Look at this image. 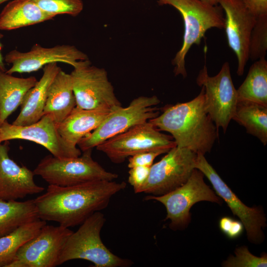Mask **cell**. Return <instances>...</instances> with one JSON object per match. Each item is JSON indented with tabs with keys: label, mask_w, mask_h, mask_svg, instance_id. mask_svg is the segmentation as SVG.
<instances>
[{
	"label": "cell",
	"mask_w": 267,
	"mask_h": 267,
	"mask_svg": "<svg viewBox=\"0 0 267 267\" xmlns=\"http://www.w3.org/2000/svg\"><path fill=\"white\" fill-rule=\"evenodd\" d=\"M73 232L62 225H44L18 250L8 267H54L68 237Z\"/></svg>",
	"instance_id": "7c38bea8"
},
{
	"label": "cell",
	"mask_w": 267,
	"mask_h": 267,
	"mask_svg": "<svg viewBox=\"0 0 267 267\" xmlns=\"http://www.w3.org/2000/svg\"><path fill=\"white\" fill-rule=\"evenodd\" d=\"M204 175L194 169L187 181L175 189L162 195H149L146 200H154L164 205L166 220H170L173 229L185 227L190 221V210L195 203L207 201L221 203V199L204 181Z\"/></svg>",
	"instance_id": "9c48e42d"
},
{
	"label": "cell",
	"mask_w": 267,
	"mask_h": 267,
	"mask_svg": "<svg viewBox=\"0 0 267 267\" xmlns=\"http://www.w3.org/2000/svg\"><path fill=\"white\" fill-rule=\"evenodd\" d=\"M201 88L193 99L166 106L161 114L149 121L159 131L169 133L177 146L205 155L218 137V130L206 110Z\"/></svg>",
	"instance_id": "7a4b0ae2"
},
{
	"label": "cell",
	"mask_w": 267,
	"mask_h": 267,
	"mask_svg": "<svg viewBox=\"0 0 267 267\" xmlns=\"http://www.w3.org/2000/svg\"><path fill=\"white\" fill-rule=\"evenodd\" d=\"M13 139H23L38 143L52 155L60 159L78 157L81 150L69 144L59 134L56 124L48 115L28 126H16L7 120L1 123L0 143Z\"/></svg>",
	"instance_id": "4fadbf2b"
},
{
	"label": "cell",
	"mask_w": 267,
	"mask_h": 267,
	"mask_svg": "<svg viewBox=\"0 0 267 267\" xmlns=\"http://www.w3.org/2000/svg\"><path fill=\"white\" fill-rule=\"evenodd\" d=\"M8 0H0V5L6 1H7Z\"/></svg>",
	"instance_id": "d590c367"
},
{
	"label": "cell",
	"mask_w": 267,
	"mask_h": 267,
	"mask_svg": "<svg viewBox=\"0 0 267 267\" xmlns=\"http://www.w3.org/2000/svg\"><path fill=\"white\" fill-rule=\"evenodd\" d=\"M224 11V26L229 46L237 59V74H243L249 59L250 35L257 18L246 8L240 0H220Z\"/></svg>",
	"instance_id": "2e32d148"
},
{
	"label": "cell",
	"mask_w": 267,
	"mask_h": 267,
	"mask_svg": "<svg viewBox=\"0 0 267 267\" xmlns=\"http://www.w3.org/2000/svg\"><path fill=\"white\" fill-rule=\"evenodd\" d=\"M256 18L267 15V0H240Z\"/></svg>",
	"instance_id": "d6a6232c"
},
{
	"label": "cell",
	"mask_w": 267,
	"mask_h": 267,
	"mask_svg": "<svg viewBox=\"0 0 267 267\" xmlns=\"http://www.w3.org/2000/svg\"><path fill=\"white\" fill-rule=\"evenodd\" d=\"M150 167L137 166L130 168L128 182L133 187L135 193H141L149 177Z\"/></svg>",
	"instance_id": "f546056e"
},
{
	"label": "cell",
	"mask_w": 267,
	"mask_h": 267,
	"mask_svg": "<svg viewBox=\"0 0 267 267\" xmlns=\"http://www.w3.org/2000/svg\"><path fill=\"white\" fill-rule=\"evenodd\" d=\"M201 1L210 4L211 5H215L219 3L220 0H201Z\"/></svg>",
	"instance_id": "e575fe53"
},
{
	"label": "cell",
	"mask_w": 267,
	"mask_h": 267,
	"mask_svg": "<svg viewBox=\"0 0 267 267\" xmlns=\"http://www.w3.org/2000/svg\"><path fill=\"white\" fill-rule=\"evenodd\" d=\"M237 90V100L250 101L267 106V61L256 60Z\"/></svg>",
	"instance_id": "d4e9b609"
},
{
	"label": "cell",
	"mask_w": 267,
	"mask_h": 267,
	"mask_svg": "<svg viewBox=\"0 0 267 267\" xmlns=\"http://www.w3.org/2000/svg\"><path fill=\"white\" fill-rule=\"evenodd\" d=\"M76 106L83 109L114 110L122 106L106 71L83 60L70 74Z\"/></svg>",
	"instance_id": "ba28073f"
},
{
	"label": "cell",
	"mask_w": 267,
	"mask_h": 267,
	"mask_svg": "<svg viewBox=\"0 0 267 267\" xmlns=\"http://www.w3.org/2000/svg\"><path fill=\"white\" fill-rule=\"evenodd\" d=\"M166 153L150 167L141 193L155 196L168 193L184 183L195 169L197 153L191 150L176 146Z\"/></svg>",
	"instance_id": "8fae6325"
},
{
	"label": "cell",
	"mask_w": 267,
	"mask_h": 267,
	"mask_svg": "<svg viewBox=\"0 0 267 267\" xmlns=\"http://www.w3.org/2000/svg\"><path fill=\"white\" fill-rule=\"evenodd\" d=\"M8 145V141L0 143V199L17 200L43 192L44 188L35 182L33 171L10 158Z\"/></svg>",
	"instance_id": "e0dca14e"
},
{
	"label": "cell",
	"mask_w": 267,
	"mask_h": 267,
	"mask_svg": "<svg viewBox=\"0 0 267 267\" xmlns=\"http://www.w3.org/2000/svg\"><path fill=\"white\" fill-rule=\"evenodd\" d=\"M46 222L40 219L26 223L0 237V267H8L19 249L35 236Z\"/></svg>",
	"instance_id": "484cf974"
},
{
	"label": "cell",
	"mask_w": 267,
	"mask_h": 267,
	"mask_svg": "<svg viewBox=\"0 0 267 267\" xmlns=\"http://www.w3.org/2000/svg\"><path fill=\"white\" fill-rule=\"evenodd\" d=\"M195 168L207 178L218 196L227 203L233 214L239 218L249 240L255 243L261 241L263 235L262 228L266 226V219L263 211L258 207L245 205L223 181L204 155L197 154Z\"/></svg>",
	"instance_id": "5bb4252c"
},
{
	"label": "cell",
	"mask_w": 267,
	"mask_h": 267,
	"mask_svg": "<svg viewBox=\"0 0 267 267\" xmlns=\"http://www.w3.org/2000/svg\"><path fill=\"white\" fill-rule=\"evenodd\" d=\"M232 120L267 145V106L250 101H238Z\"/></svg>",
	"instance_id": "cb8c5ba5"
},
{
	"label": "cell",
	"mask_w": 267,
	"mask_h": 267,
	"mask_svg": "<svg viewBox=\"0 0 267 267\" xmlns=\"http://www.w3.org/2000/svg\"><path fill=\"white\" fill-rule=\"evenodd\" d=\"M42 10L55 17L57 15L67 14L76 16L83 9L82 0H32Z\"/></svg>",
	"instance_id": "83f0119b"
},
{
	"label": "cell",
	"mask_w": 267,
	"mask_h": 267,
	"mask_svg": "<svg viewBox=\"0 0 267 267\" xmlns=\"http://www.w3.org/2000/svg\"><path fill=\"white\" fill-rule=\"evenodd\" d=\"M235 256L229 257L223 266L226 267H266V254L260 257L251 254L245 246L238 248L235 250Z\"/></svg>",
	"instance_id": "f1b7e54d"
},
{
	"label": "cell",
	"mask_w": 267,
	"mask_h": 267,
	"mask_svg": "<svg viewBox=\"0 0 267 267\" xmlns=\"http://www.w3.org/2000/svg\"><path fill=\"white\" fill-rule=\"evenodd\" d=\"M54 17L42 10L32 0H12L0 13V30H15L50 20Z\"/></svg>",
	"instance_id": "44dd1931"
},
{
	"label": "cell",
	"mask_w": 267,
	"mask_h": 267,
	"mask_svg": "<svg viewBox=\"0 0 267 267\" xmlns=\"http://www.w3.org/2000/svg\"><path fill=\"white\" fill-rule=\"evenodd\" d=\"M160 4L175 7L182 16L184 24L183 43L172 60L176 76H187L186 55L193 44L199 45L206 32L211 28H224V17L222 8L201 0H161Z\"/></svg>",
	"instance_id": "277c9868"
},
{
	"label": "cell",
	"mask_w": 267,
	"mask_h": 267,
	"mask_svg": "<svg viewBox=\"0 0 267 267\" xmlns=\"http://www.w3.org/2000/svg\"><path fill=\"white\" fill-rule=\"evenodd\" d=\"M176 146L171 135L162 133L148 121L106 140L96 148L112 162L121 163L137 153L155 150L167 153Z\"/></svg>",
	"instance_id": "52a82bcc"
},
{
	"label": "cell",
	"mask_w": 267,
	"mask_h": 267,
	"mask_svg": "<svg viewBox=\"0 0 267 267\" xmlns=\"http://www.w3.org/2000/svg\"><path fill=\"white\" fill-rule=\"evenodd\" d=\"M92 150L78 157L60 159L48 155L33 171L49 185L68 186L97 180H114L117 174L104 169L91 157Z\"/></svg>",
	"instance_id": "5b68a950"
},
{
	"label": "cell",
	"mask_w": 267,
	"mask_h": 267,
	"mask_svg": "<svg viewBox=\"0 0 267 267\" xmlns=\"http://www.w3.org/2000/svg\"><path fill=\"white\" fill-rule=\"evenodd\" d=\"M267 51V15L257 18L252 30L249 44V59L265 58Z\"/></svg>",
	"instance_id": "4316f807"
},
{
	"label": "cell",
	"mask_w": 267,
	"mask_h": 267,
	"mask_svg": "<svg viewBox=\"0 0 267 267\" xmlns=\"http://www.w3.org/2000/svg\"><path fill=\"white\" fill-rule=\"evenodd\" d=\"M163 153L166 152L162 150H155L136 154L129 157L128 167L129 168L137 166L151 167L155 159Z\"/></svg>",
	"instance_id": "1f68e13d"
},
{
	"label": "cell",
	"mask_w": 267,
	"mask_h": 267,
	"mask_svg": "<svg viewBox=\"0 0 267 267\" xmlns=\"http://www.w3.org/2000/svg\"><path fill=\"white\" fill-rule=\"evenodd\" d=\"M104 215L96 212L87 219L67 238L57 266L75 259L92 263L95 267H127L133 262L111 252L103 244L100 232L105 222Z\"/></svg>",
	"instance_id": "3957f363"
},
{
	"label": "cell",
	"mask_w": 267,
	"mask_h": 267,
	"mask_svg": "<svg viewBox=\"0 0 267 267\" xmlns=\"http://www.w3.org/2000/svg\"><path fill=\"white\" fill-rule=\"evenodd\" d=\"M3 36L0 34V71H6V68L5 67L4 57L2 54V45L0 43V39L2 38Z\"/></svg>",
	"instance_id": "836d02e7"
},
{
	"label": "cell",
	"mask_w": 267,
	"mask_h": 267,
	"mask_svg": "<svg viewBox=\"0 0 267 267\" xmlns=\"http://www.w3.org/2000/svg\"><path fill=\"white\" fill-rule=\"evenodd\" d=\"M221 231L230 239H235L243 233L244 225L241 221L229 217H223L219 222Z\"/></svg>",
	"instance_id": "4dcf8cb0"
},
{
	"label": "cell",
	"mask_w": 267,
	"mask_h": 267,
	"mask_svg": "<svg viewBox=\"0 0 267 267\" xmlns=\"http://www.w3.org/2000/svg\"><path fill=\"white\" fill-rule=\"evenodd\" d=\"M160 0H159L158 1H160Z\"/></svg>",
	"instance_id": "74e56055"
},
{
	"label": "cell",
	"mask_w": 267,
	"mask_h": 267,
	"mask_svg": "<svg viewBox=\"0 0 267 267\" xmlns=\"http://www.w3.org/2000/svg\"><path fill=\"white\" fill-rule=\"evenodd\" d=\"M87 59L88 56L74 45L62 44L45 47L38 44L28 51L13 49L4 57V61L11 65L5 71L9 74L37 71L51 63H66L75 68L82 61Z\"/></svg>",
	"instance_id": "9a60e30c"
},
{
	"label": "cell",
	"mask_w": 267,
	"mask_h": 267,
	"mask_svg": "<svg viewBox=\"0 0 267 267\" xmlns=\"http://www.w3.org/2000/svg\"><path fill=\"white\" fill-rule=\"evenodd\" d=\"M126 186L125 181L106 180L68 186L48 185L44 194L33 200L40 219L69 228L106 208L111 198Z\"/></svg>",
	"instance_id": "6da1fadb"
},
{
	"label": "cell",
	"mask_w": 267,
	"mask_h": 267,
	"mask_svg": "<svg viewBox=\"0 0 267 267\" xmlns=\"http://www.w3.org/2000/svg\"><path fill=\"white\" fill-rule=\"evenodd\" d=\"M1 124V121H0V129Z\"/></svg>",
	"instance_id": "8d00e7d4"
},
{
	"label": "cell",
	"mask_w": 267,
	"mask_h": 267,
	"mask_svg": "<svg viewBox=\"0 0 267 267\" xmlns=\"http://www.w3.org/2000/svg\"><path fill=\"white\" fill-rule=\"evenodd\" d=\"M38 219L33 199L24 201L0 199V237Z\"/></svg>",
	"instance_id": "603a6c76"
},
{
	"label": "cell",
	"mask_w": 267,
	"mask_h": 267,
	"mask_svg": "<svg viewBox=\"0 0 267 267\" xmlns=\"http://www.w3.org/2000/svg\"><path fill=\"white\" fill-rule=\"evenodd\" d=\"M196 83L204 89L206 110L218 129L225 133L234 115L237 103V90L231 76L229 63L225 62L214 76L208 75L206 65L199 71Z\"/></svg>",
	"instance_id": "30bf717a"
},
{
	"label": "cell",
	"mask_w": 267,
	"mask_h": 267,
	"mask_svg": "<svg viewBox=\"0 0 267 267\" xmlns=\"http://www.w3.org/2000/svg\"><path fill=\"white\" fill-rule=\"evenodd\" d=\"M61 69L57 63H49L44 67L42 76L26 93L20 113L12 124L28 126L38 121L43 116L49 87Z\"/></svg>",
	"instance_id": "ac0fdd59"
},
{
	"label": "cell",
	"mask_w": 267,
	"mask_h": 267,
	"mask_svg": "<svg viewBox=\"0 0 267 267\" xmlns=\"http://www.w3.org/2000/svg\"><path fill=\"white\" fill-rule=\"evenodd\" d=\"M76 106L71 75L61 69L49 87L44 115H49L57 124L62 122Z\"/></svg>",
	"instance_id": "ffe728a7"
},
{
	"label": "cell",
	"mask_w": 267,
	"mask_h": 267,
	"mask_svg": "<svg viewBox=\"0 0 267 267\" xmlns=\"http://www.w3.org/2000/svg\"><path fill=\"white\" fill-rule=\"evenodd\" d=\"M112 111L76 106L62 122L56 124L58 132L69 144L77 147L80 140L98 127Z\"/></svg>",
	"instance_id": "d6986e66"
},
{
	"label": "cell",
	"mask_w": 267,
	"mask_h": 267,
	"mask_svg": "<svg viewBox=\"0 0 267 267\" xmlns=\"http://www.w3.org/2000/svg\"><path fill=\"white\" fill-rule=\"evenodd\" d=\"M35 77H15L0 71V120L1 123L21 106L27 92L37 82Z\"/></svg>",
	"instance_id": "7402d4cb"
},
{
	"label": "cell",
	"mask_w": 267,
	"mask_h": 267,
	"mask_svg": "<svg viewBox=\"0 0 267 267\" xmlns=\"http://www.w3.org/2000/svg\"><path fill=\"white\" fill-rule=\"evenodd\" d=\"M160 102L155 95L141 96L128 106L112 110L98 127L80 140L79 149L83 152L92 150L106 140L156 117L159 114L156 106Z\"/></svg>",
	"instance_id": "8992f818"
}]
</instances>
